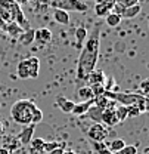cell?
Segmentation results:
<instances>
[{"label": "cell", "instance_id": "1", "mask_svg": "<svg viewBox=\"0 0 149 154\" xmlns=\"http://www.w3.org/2000/svg\"><path fill=\"white\" fill-rule=\"evenodd\" d=\"M99 46H100V25L96 24L90 36H87L84 45L81 46V54L77 64V80L86 82L87 76L96 68L99 58Z\"/></svg>", "mask_w": 149, "mask_h": 154}, {"label": "cell", "instance_id": "2", "mask_svg": "<svg viewBox=\"0 0 149 154\" xmlns=\"http://www.w3.org/2000/svg\"><path fill=\"white\" fill-rule=\"evenodd\" d=\"M37 105L31 99H19L10 107V117L16 125L28 126L33 120V111Z\"/></svg>", "mask_w": 149, "mask_h": 154}, {"label": "cell", "instance_id": "3", "mask_svg": "<svg viewBox=\"0 0 149 154\" xmlns=\"http://www.w3.org/2000/svg\"><path fill=\"white\" fill-rule=\"evenodd\" d=\"M0 18L6 24L16 22L21 27L27 24V18L19 6V3L13 0H0Z\"/></svg>", "mask_w": 149, "mask_h": 154}, {"label": "cell", "instance_id": "4", "mask_svg": "<svg viewBox=\"0 0 149 154\" xmlns=\"http://www.w3.org/2000/svg\"><path fill=\"white\" fill-rule=\"evenodd\" d=\"M49 6H52L53 9H61L65 12H78V14H84L89 11V5L84 3L83 0H50Z\"/></svg>", "mask_w": 149, "mask_h": 154}, {"label": "cell", "instance_id": "5", "mask_svg": "<svg viewBox=\"0 0 149 154\" xmlns=\"http://www.w3.org/2000/svg\"><path fill=\"white\" fill-rule=\"evenodd\" d=\"M103 95L106 96V98H109V99H112V101H115L120 105H133L137 101L146 98V96H143L142 94H134V92L121 94V92H114V91H105Z\"/></svg>", "mask_w": 149, "mask_h": 154}, {"label": "cell", "instance_id": "6", "mask_svg": "<svg viewBox=\"0 0 149 154\" xmlns=\"http://www.w3.org/2000/svg\"><path fill=\"white\" fill-rule=\"evenodd\" d=\"M108 135H109L108 128L105 125H102V123H93L87 129V136L93 142H105V139L108 138Z\"/></svg>", "mask_w": 149, "mask_h": 154}, {"label": "cell", "instance_id": "7", "mask_svg": "<svg viewBox=\"0 0 149 154\" xmlns=\"http://www.w3.org/2000/svg\"><path fill=\"white\" fill-rule=\"evenodd\" d=\"M100 123L105 125L106 128H114V126H117L120 122H118L117 114H115V108H114V110H102Z\"/></svg>", "mask_w": 149, "mask_h": 154}, {"label": "cell", "instance_id": "8", "mask_svg": "<svg viewBox=\"0 0 149 154\" xmlns=\"http://www.w3.org/2000/svg\"><path fill=\"white\" fill-rule=\"evenodd\" d=\"M86 82L89 83L87 86H93V85H103V86H105L106 74H105V71H102V70H96V68H94L93 71L87 76Z\"/></svg>", "mask_w": 149, "mask_h": 154}, {"label": "cell", "instance_id": "9", "mask_svg": "<svg viewBox=\"0 0 149 154\" xmlns=\"http://www.w3.org/2000/svg\"><path fill=\"white\" fill-rule=\"evenodd\" d=\"M52 31L49 30V28H44V27H41V28H37V30H34V40L40 43V45H47V43H50L52 42Z\"/></svg>", "mask_w": 149, "mask_h": 154}, {"label": "cell", "instance_id": "10", "mask_svg": "<svg viewBox=\"0 0 149 154\" xmlns=\"http://www.w3.org/2000/svg\"><path fill=\"white\" fill-rule=\"evenodd\" d=\"M21 141L18 139V136L16 135H9V136H6L4 138V141H3V148H6L9 153H15V151H19V148H21Z\"/></svg>", "mask_w": 149, "mask_h": 154}, {"label": "cell", "instance_id": "11", "mask_svg": "<svg viewBox=\"0 0 149 154\" xmlns=\"http://www.w3.org/2000/svg\"><path fill=\"white\" fill-rule=\"evenodd\" d=\"M94 96H93V92L90 89V86H80L77 88L75 91V99L78 102H84V101H92Z\"/></svg>", "mask_w": 149, "mask_h": 154}, {"label": "cell", "instance_id": "12", "mask_svg": "<svg viewBox=\"0 0 149 154\" xmlns=\"http://www.w3.org/2000/svg\"><path fill=\"white\" fill-rule=\"evenodd\" d=\"M56 105L59 107V110L62 111V113H67V114H71V111H73V108H74L75 102L74 101H71V99H67L65 96H58L56 98Z\"/></svg>", "mask_w": 149, "mask_h": 154}, {"label": "cell", "instance_id": "13", "mask_svg": "<svg viewBox=\"0 0 149 154\" xmlns=\"http://www.w3.org/2000/svg\"><path fill=\"white\" fill-rule=\"evenodd\" d=\"M34 129H36V125H33V123H31V125L25 126V129H24L19 135H16L22 145H28V144L31 142V139H33V134H34Z\"/></svg>", "mask_w": 149, "mask_h": 154}, {"label": "cell", "instance_id": "14", "mask_svg": "<svg viewBox=\"0 0 149 154\" xmlns=\"http://www.w3.org/2000/svg\"><path fill=\"white\" fill-rule=\"evenodd\" d=\"M27 65H28L30 79H36V77H38V71H40V59H38L37 57L27 58Z\"/></svg>", "mask_w": 149, "mask_h": 154}, {"label": "cell", "instance_id": "15", "mask_svg": "<svg viewBox=\"0 0 149 154\" xmlns=\"http://www.w3.org/2000/svg\"><path fill=\"white\" fill-rule=\"evenodd\" d=\"M92 105H93V99H92V101H84V102H75L71 114H74V116L87 114V111H89V108H90Z\"/></svg>", "mask_w": 149, "mask_h": 154}, {"label": "cell", "instance_id": "16", "mask_svg": "<svg viewBox=\"0 0 149 154\" xmlns=\"http://www.w3.org/2000/svg\"><path fill=\"white\" fill-rule=\"evenodd\" d=\"M114 5H115V3H96V5H94V12H96L97 17L105 18L108 14L112 12Z\"/></svg>", "mask_w": 149, "mask_h": 154}, {"label": "cell", "instance_id": "17", "mask_svg": "<svg viewBox=\"0 0 149 154\" xmlns=\"http://www.w3.org/2000/svg\"><path fill=\"white\" fill-rule=\"evenodd\" d=\"M140 12H142V6H140V3H137V5H133V6H129V8H124V11L121 14V18H136Z\"/></svg>", "mask_w": 149, "mask_h": 154}, {"label": "cell", "instance_id": "18", "mask_svg": "<svg viewBox=\"0 0 149 154\" xmlns=\"http://www.w3.org/2000/svg\"><path fill=\"white\" fill-rule=\"evenodd\" d=\"M4 31L10 36V37H15L18 38L22 33H24V28L16 24V22H9V24H6V27H4Z\"/></svg>", "mask_w": 149, "mask_h": 154}, {"label": "cell", "instance_id": "19", "mask_svg": "<svg viewBox=\"0 0 149 154\" xmlns=\"http://www.w3.org/2000/svg\"><path fill=\"white\" fill-rule=\"evenodd\" d=\"M18 42L19 45H22V46H30L34 42V30H31V28L24 30V33L18 37Z\"/></svg>", "mask_w": 149, "mask_h": 154}, {"label": "cell", "instance_id": "20", "mask_svg": "<svg viewBox=\"0 0 149 154\" xmlns=\"http://www.w3.org/2000/svg\"><path fill=\"white\" fill-rule=\"evenodd\" d=\"M53 19L59 25H68L70 24V14L61 9H53Z\"/></svg>", "mask_w": 149, "mask_h": 154}, {"label": "cell", "instance_id": "21", "mask_svg": "<svg viewBox=\"0 0 149 154\" xmlns=\"http://www.w3.org/2000/svg\"><path fill=\"white\" fill-rule=\"evenodd\" d=\"M106 145H108V151H109V153L118 154V151H120L121 148H124L126 141L117 138V139H112V141H109V142H106Z\"/></svg>", "mask_w": 149, "mask_h": 154}, {"label": "cell", "instance_id": "22", "mask_svg": "<svg viewBox=\"0 0 149 154\" xmlns=\"http://www.w3.org/2000/svg\"><path fill=\"white\" fill-rule=\"evenodd\" d=\"M16 74L19 79L25 80V79H30V73H28V65H27V59H22L19 61V64L16 65Z\"/></svg>", "mask_w": 149, "mask_h": 154}, {"label": "cell", "instance_id": "23", "mask_svg": "<svg viewBox=\"0 0 149 154\" xmlns=\"http://www.w3.org/2000/svg\"><path fill=\"white\" fill-rule=\"evenodd\" d=\"M87 36H89V31H87L86 27L81 25V27H78V28L75 30V40H77V43H78V48H81V46L84 45Z\"/></svg>", "mask_w": 149, "mask_h": 154}, {"label": "cell", "instance_id": "24", "mask_svg": "<svg viewBox=\"0 0 149 154\" xmlns=\"http://www.w3.org/2000/svg\"><path fill=\"white\" fill-rule=\"evenodd\" d=\"M121 19L123 18H121L118 14H114V12L108 14V15L105 17V21H106V24H108L109 27H117V25H120Z\"/></svg>", "mask_w": 149, "mask_h": 154}, {"label": "cell", "instance_id": "25", "mask_svg": "<svg viewBox=\"0 0 149 154\" xmlns=\"http://www.w3.org/2000/svg\"><path fill=\"white\" fill-rule=\"evenodd\" d=\"M115 114H117V119H118V122L120 123H123L124 120H127L129 117H127V107L126 105H117L115 107Z\"/></svg>", "mask_w": 149, "mask_h": 154}, {"label": "cell", "instance_id": "26", "mask_svg": "<svg viewBox=\"0 0 149 154\" xmlns=\"http://www.w3.org/2000/svg\"><path fill=\"white\" fill-rule=\"evenodd\" d=\"M30 144H31V150L43 154V148H44V144H46V141L43 138H34V139H31Z\"/></svg>", "mask_w": 149, "mask_h": 154}, {"label": "cell", "instance_id": "27", "mask_svg": "<svg viewBox=\"0 0 149 154\" xmlns=\"http://www.w3.org/2000/svg\"><path fill=\"white\" fill-rule=\"evenodd\" d=\"M56 148H65V144L64 142H58V141H53V142H46L44 144V148H43V153H50Z\"/></svg>", "mask_w": 149, "mask_h": 154}, {"label": "cell", "instance_id": "28", "mask_svg": "<svg viewBox=\"0 0 149 154\" xmlns=\"http://www.w3.org/2000/svg\"><path fill=\"white\" fill-rule=\"evenodd\" d=\"M89 116H90V119L94 120V123H100V116H102V110L100 108H97V107H94L92 105L90 108H89Z\"/></svg>", "mask_w": 149, "mask_h": 154}, {"label": "cell", "instance_id": "29", "mask_svg": "<svg viewBox=\"0 0 149 154\" xmlns=\"http://www.w3.org/2000/svg\"><path fill=\"white\" fill-rule=\"evenodd\" d=\"M93 150L96 154H109L106 142H93Z\"/></svg>", "mask_w": 149, "mask_h": 154}, {"label": "cell", "instance_id": "30", "mask_svg": "<svg viewBox=\"0 0 149 154\" xmlns=\"http://www.w3.org/2000/svg\"><path fill=\"white\" fill-rule=\"evenodd\" d=\"M41 120H43V111L38 107H36L34 111H33V120H31V123L33 125H38Z\"/></svg>", "mask_w": 149, "mask_h": 154}, {"label": "cell", "instance_id": "31", "mask_svg": "<svg viewBox=\"0 0 149 154\" xmlns=\"http://www.w3.org/2000/svg\"><path fill=\"white\" fill-rule=\"evenodd\" d=\"M118 154H137V145H124V148H121Z\"/></svg>", "mask_w": 149, "mask_h": 154}, {"label": "cell", "instance_id": "32", "mask_svg": "<svg viewBox=\"0 0 149 154\" xmlns=\"http://www.w3.org/2000/svg\"><path fill=\"white\" fill-rule=\"evenodd\" d=\"M127 107V117L129 119H134V117H137V116L140 114V111L137 110V107L133 104V105H126Z\"/></svg>", "mask_w": 149, "mask_h": 154}, {"label": "cell", "instance_id": "33", "mask_svg": "<svg viewBox=\"0 0 149 154\" xmlns=\"http://www.w3.org/2000/svg\"><path fill=\"white\" fill-rule=\"evenodd\" d=\"M90 89H92V92H93V96L103 95L105 91H106L103 85H93V86H90Z\"/></svg>", "mask_w": 149, "mask_h": 154}, {"label": "cell", "instance_id": "34", "mask_svg": "<svg viewBox=\"0 0 149 154\" xmlns=\"http://www.w3.org/2000/svg\"><path fill=\"white\" fill-rule=\"evenodd\" d=\"M140 92H142L143 96L148 98V95H149V79L142 80V83H140Z\"/></svg>", "mask_w": 149, "mask_h": 154}, {"label": "cell", "instance_id": "35", "mask_svg": "<svg viewBox=\"0 0 149 154\" xmlns=\"http://www.w3.org/2000/svg\"><path fill=\"white\" fill-rule=\"evenodd\" d=\"M115 3H118L124 8H129V6H133V5H137L139 0H115Z\"/></svg>", "mask_w": 149, "mask_h": 154}, {"label": "cell", "instance_id": "36", "mask_svg": "<svg viewBox=\"0 0 149 154\" xmlns=\"http://www.w3.org/2000/svg\"><path fill=\"white\" fill-rule=\"evenodd\" d=\"M65 148H56V150H53V151H50V153H47V154H62Z\"/></svg>", "mask_w": 149, "mask_h": 154}, {"label": "cell", "instance_id": "37", "mask_svg": "<svg viewBox=\"0 0 149 154\" xmlns=\"http://www.w3.org/2000/svg\"><path fill=\"white\" fill-rule=\"evenodd\" d=\"M1 135H4V123L1 122V119H0V136Z\"/></svg>", "mask_w": 149, "mask_h": 154}, {"label": "cell", "instance_id": "38", "mask_svg": "<svg viewBox=\"0 0 149 154\" xmlns=\"http://www.w3.org/2000/svg\"><path fill=\"white\" fill-rule=\"evenodd\" d=\"M4 27H6V22L0 18V31H4Z\"/></svg>", "mask_w": 149, "mask_h": 154}, {"label": "cell", "instance_id": "39", "mask_svg": "<svg viewBox=\"0 0 149 154\" xmlns=\"http://www.w3.org/2000/svg\"><path fill=\"white\" fill-rule=\"evenodd\" d=\"M96 3H115V0H94Z\"/></svg>", "mask_w": 149, "mask_h": 154}, {"label": "cell", "instance_id": "40", "mask_svg": "<svg viewBox=\"0 0 149 154\" xmlns=\"http://www.w3.org/2000/svg\"><path fill=\"white\" fill-rule=\"evenodd\" d=\"M62 154H77V153H75L74 150H64V153Z\"/></svg>", "mask_w": 149, "mask_h": 154}, {"label": "cell", "instance_id": "41", "mask_svg": "<svg viewBox=\"0 0 149 154\" xmlns=\"http://www.w3.org/2000/svg\"><path fill=\"white\" fill-rule=\"evenodd\" d=\"M0 154H10L6 148H3V147H0Z\"/></svg>", "mask_w": 149, "mask_h": 154}, {"label": "cell", "instance_id": "42", "mask_svg": "<svg viewBox=\"0 0 149 154\" xmlns=\"http://www.w3.org/2000/svg\"><path fill=\"white\" fill-rule=\"evenodd\" d=\"M13 2H16V3L21 5V3H25V2H28V0H13Z\"/></svg>", "mask_w": 149, "mask_h": 154}, {"label": "cell", "instance_id": "43", "mask_svg": "<svg viewBox=\"0 0 149 154\" xmlns=\"http://www.w3.org/2000/svg\"><path fill=\"white\" fill-rule=\"evenodd\" d=\"M109 154H115V153H109Z\"/></svg>", "mask_w": 149, "mask_h": 154}, {"label": "cell", "instance_id": "44", "mask_svg": "<svg viewBox=\"0 0 149 154\" xmlns=\"http://www.w3.org/2000/svg\"><path fill=\"white\" fill-rule=\"evenodd\" d=\"M27 154H31V153H27Z\"/></svg>", "mask_w": 149, "mask_h": 154}, {"label": "cell", "instance_id": "45", "mask_svg": "<svg viewBox=\"0 0 149 154\" xmlns=\"http://www.w3.org/2000/svg\"><path fill=\"white\" fill-rule=\"evenodd\" d=\"M143 154H145V153H143Z\"/></svg>", "mask_w": 149, "mask_h": 154}]
</instances>
